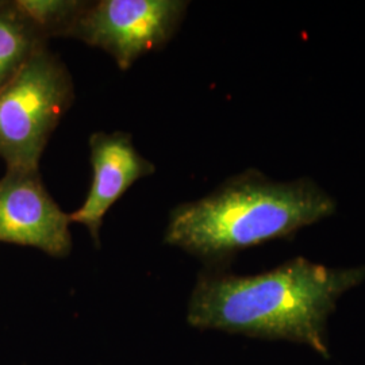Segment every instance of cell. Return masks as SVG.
Here are the masks:
<instances>
[{
	"label": "cell",
	"instance_id": "7a4b0ae2",
	"mask_svg": "<svg viewBox=\"0 0 365 365\" xmlns=\"http://www.w3.org/2000/svg\"><path fill=\"white\" fill-rule=\"evenodd\" d=\"M334 197L313 179L276 182L248 170L222 182L209 195L172 210L164 242L206 261H222L240 250L331 217Z\"/></svg>",
	"mask_w": 365,
	"mask_h": 365
},
{
	"label": "cell",
	"instance_id": "6da1fadb",
	"mask_svg": "<svg viewBox=\"0 0 365 365\" xmlns=\"http://www.w3.org/2000/svg\"><path fill=\"white\" fill-rule=\"evenodd\" d=\"M364 279V267L331 268L303 257L259 274H203L191 292L187 322L202 330L288 339L327 357V318Z\"/></svg>",
	"mask_w": 365,
	"mask_h": 365
},
{
	"label": "cell",
	"instance_id": "3957f363",
	"mask_svg": "<svg viewBox=\"0 0 365 365\" xmlns=\"http://www.w3.org/2000/svg\"><path fill=\"white\" fill-rule=\"evenodd\" d=\"M72 76L42 48L0 90V158L6 170H38L42 153L72 106Z\"/></svg>",
	"mask_w": 365,
	"mask_h": 365
},
{
	"label": "cell",
	"instance_id": "5b68a950",
	"mask_svg": "<svg viewBox=\"0 0 365 365\" xmlns=\"http://www.w3.org/2000/svg\"><path fill=\"white\" fill-rule=\"evenodd\" d=\"M69 226V214L49 195L39 170H6L0 179V242L66 257L72 250Z\"/></svg>",
	"mask_w": 365,
	"mask_h": 365
},
{
	"label": "cell",
	"instance_id": "ba28073f",
	"mask_svg": "<svg viewBox=\"0 0 365 365\" xmlns=\"http://www.w3.org/2000/svg\"><path fill=\"white\" fill-rule=\"evenodd\" d=\"M22 13L39 27L46 38H69L87 1L80 0H15Z\"/></svg>",
	"mask_w": 365,
	"mask_h": 365
},
{
	"label": "cell",
	"instance_id": "8992f818",
	"mask_svg": "<svg viewBox=\"0 0 365 365\" xmlns=\"http://www.w3.org/2000/svg\"><path fill=\"white\" fill-rule=\"evenodd\" d=\"M92 180L84 203L69 214L71 223L87 227L95 245H99L106 214L128 192L134 182L149 178L156 165L134 146L125 131H96L90 135Z\"/></svg>",
	"mask_w": 365,
	"mask_h": 365
},
{
	"label": "cell",
	"instance_id": "52a82bcc",
	"mask_svg": "<svg viewBox=\"0 0 365 365\" xmlns=\"http://www.w3.org/2000/svg\"><path fill=\"white\" fill-rule=\"evenodd\" d=\"M48 41L15 0H0V90Z\"/></svg>",
	"mask_w": 365,
	"mask_h": 365
},
{
	"label": "cell",
	"instance_id": "277c9868",
	"mask_svg": "<svg viewBox=\"0 0 365 365\" xmlns=\"http://www.w3.org/2000/svg\"><path fill=\"white\" fill-rule=\"evenodd\" d=\"M184 0L87 1L69 38L108 53L122 71L165 46L182 25Z\"/></svg>",
	"mask_w": 365,
	"mask_h": 365
}]
</instances>
